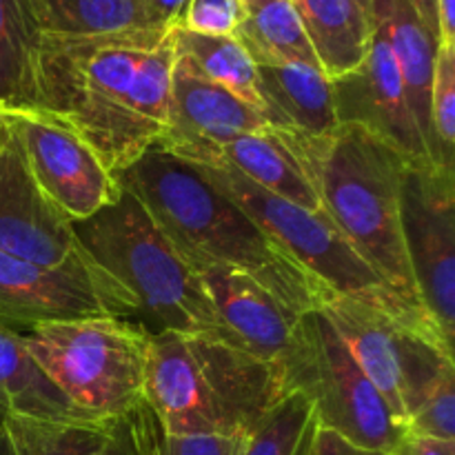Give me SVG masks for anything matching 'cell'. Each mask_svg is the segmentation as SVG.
Segmentation results:
<instances>
[{
	"instance_id": "cell-1",
	"label": "cell",
	"mask_w": 455,
	"mask_h": 455,
	"mask_svg": "<svg viewBox=\"0 0 455 455\" xmlns=\"http://www.w3.org/2000/svg\"><path fill=\"white\" fill-rule=\"evenodd\" d=\"M173 62V27L43 36L44 114L74 129L118 176L163 136Z\"/></svg>"
},
{
	"instance_id": "cell-2",
	"label": "cell",
	"mask_w": 455,
	"mask_h": 455,
	"mask_svg": "<svg viewBox=\"0 0 455 455\" xmlns=\"http://www.w3.org/2000/svg\"><path fill=\"white\" fill-rule=\"evenodd\" d=\"M116 178L140 200L194 271H243L296 314L320 309L333 298L196 164L154 145Z\"/></svg>"
},
{
	"instance_id": "cell-3",
	"label": "cell",
	"mask_w": 455,
	"mask_h": 455,
	"mask_svg": "<svg viewBox=\"0 0 455 455\" xmlns=\"http://www.w3.org/2000/svg\"><path fill=\"white\" fill-rule=\"evenodd\" d=\"M71 229L89 265L118 300L123 318H132L149 336L204 333L235 345L198 274L132 191L120 185L114 203L71 222Z\"/></svg>"
},
{
	"instance_id": "cell-4",
	"label": "cell",
	"mask_w": 455,
	"mask_h": 455,
	"mask_svg": "<svg viewBox=\"0 0 455 455\" xmlns=\"http://www.w3.org/2000/svg\"><path fill=\"white\" fill-rule=\"evenodd\" d=\"M283 395L271 364L204 333H151L145 403L173 435H244Z\"/></svg>"
},
{
	"instance_id": "cell-5",
	"label": "cell",
	"mask_w": 455,
	"mask_h": 455,
	"mask_svg": "<svg viewBox=\"0 0 455 455\" xmlns=\"http://www.w3.org/2000/svg\"><path fill=\"white\" fill-rule=\"evenodd\" d=\"M291 140L305 156L320 209L395 296L422 309L400 222L407 160L355 124H340L327 140Z\"/></svg>"
},
{
	"instance_id": "cell-6",
	"label": "cell",
	"mask_w": 455,
	"mask_h": 455,
	"mask_svg": "<svg viewBox=\"0 0 455 455\" xmlns=\"http://www.w3.org/2000/svg\"><path fill=\"white\" fill-rule=\"evenodd\" d=\"M320 309L404 427L422 398L455 373L453 342L418 307L333 296Z\"/></svg>"
},
{
	"instance_id": "cell-7",
	"label": "cell",
	"mask_w": 455,
	"mask_h": 455,
	"mask_svg": "<svg viewBox=\"0 0 455 455\" xmlns=\"http://www.w3.org/2000/svg\"><path fill=\"white\" fill-rule=\"evenodd\" d=\"M22 338L49 380L92 420H116L145 400L149 333L133 320L44 323Z\"/></svg>"
},
{
	"instance_id": "cell-8",
	"label": "cell",
	"mask_w": 455,
	"mask_h": 455,
	"mask_svg": "<svg viewBox=\"0 0 455 455\" xmlns=\"http://www.w3.org/2000/svg\"><path fill=\"white\" fill-rule=\"evenodd\" d=\"M280 382L284 394L300 391L309 400L320 429L333 431L355 447L394 453L407 434L323 309L298 318Z\"/></svg>"
},
{
	"instance_id": "cell-9",
	"label": "cell",
	"mask_w": 455,
	"mask_h": 455,
	"mask_svg": "<svg viewBox=\"0 0 455 455\" xmlns=\"http://www.w3.org/2000/svg\"><path fill=\"white\" fill-rule=\"evenodd\" d=\"M198 169L216 189H220L238 207H243L287 256H291L311 278L318 280L333 296L404 302L355 253L349 240L338 231V227L323 209H307L278 198L229 167Z\"/></svg>"
},
{
	"instance_id": "cell-10",
	"label": "cell",
	"mask_w": 455,
	"mask_h": 455,
	"mask_svg": "<svg viewBox=\"0 0 455 455\" xmlns=\"http://www.w3.org/2000/svg\"><path fill=\"white\" fill-rule=\"evenodd\" d=\"M404 253L418 300L440 331L455 336V172L407 164L400 185Z\"/></svg>"
},
{
	"instance_id": "cell-11",
	"label": "cell",
	"mask_w": 455,
	"mask_h": 455,
	"mask_svg": "<svg viewBox=\"0 0 455 455\" xmlns=\"http://www.w3.org/2000/svg\"><path fill=\"white\" fill-rule=\"evenodd\" d=\"M7 116L36 185L71 222L93 216L118 198V178L60 118L49 114Z\"/></svg>"
},
{
	"instance_id": "cell-12",
	"label": "cell",
	"mask_w": 455,
	"mask_h": 455,
	"mask_svg": "<svg viewBox=\"0 0 455 455\" xmlns=\"http://www.w3.org/2000/svg\"><path fill=\"white\" fill-rule=\"evenodd\" d=\"M0 251L47 267L87 260L69 218L36 185L7 114L0 123Z\"/></svg>"
},
{
	"instance_id": "cell-13",
	"label": "cell",
	"mask_w": 455,
	"mask_h": 455,
	"mask_svg": "<svg viewBox=\"0 0 455 455\" xmlns=\"http://www.w3.org/2000/svg\"><path fill=\"white\" fill-rule=\"evenodd\" d=\"M331 89L338 123L363 127L394 147L409 164L431 163L420 129L409 109L403 78L380 16L371 13V43L364 60L345 76L333 78Z\"/></svg>"
},
{
	"instance_id": "cell-14",
	"label": "cell",
	"mask_w": 455,
	"mask_h": 455,
	"mask_svg": "<svg viewBox=\"0 0 455 455\" xmlns=\"http://www.w3.org/2000/svg\"><path fill=\"white\" fill-rule=\"evenodd\" d=\"M120 315L118 300L89 260L47 267L0 251V323H44Z\"/></svg>"
},
{
	"instance_id": "cell-15",
	"label": "cell",
	"mask_w": 455,
	"mask_h": 455,
	"mask_svg": "<svg viewBox=\"0 0 455 455\" xmlns=\"http://www.w3.org/2000/svg\"><path fill=\"white\" fill-rule=\"evenodd\" d=\"M262 127L267 123L258 107L220 84L209 83L176 56L167 120L156 145L189 164L213 167L229 142Z\"/></svg>"
},
{
	"instance_id": "cell-16",
	"label": "cell",
	"mask_w": 455,
	"mask_h": 455,
	"mask_svg": "<svg viewBox=\"0 0 455 455\" xmlns=\"http://www.w3.org/2000/svg\"><path fill=\"white\" fill-rule=\"evenodd\" d=\"M196 274L235 345L271 364L280 378L302 314L283 305L269 289L243 271L204 267Z\"/></svg>"
},
{
	"instance_id": "cell-17",
	"label": "cell",
	"mask_w": 455,
	"mask_h": 455,
	"mask_svg": "<svg viewBox=\"0 0 455 455\" xmlns=\"http://www.w3.org/2000/svg\"><path fill=\"white\" fill-rule=\"evenodd\" d=\"M258 109L267 127L296 140H327L340 123L331 80L307 65H256Z\"/></svg>"
},
{
	"instance_id": "cell-18",
	"label": "cell",
	"mask_w": 455,
	"mask_h": 455,
	"mask_svg": "<svg viewBox=\"0 0 455 455\" xmlns=\"http://www.w3.org/2000/svg\"><path fill=\"white\" fill-rule=\"evenodd\" d=\"M213 167H229L260 189L307 209H320L318 191L300 147L271 127L238 136Z\"/></svg>"
},
{
	"instance_id": "cell-19",
	"label": "cell",
	"mask_w": 455,
	"mask_h": 455,
	"mask_svg": "<svg viewBox=\"0 0 455 455\" xmlns=\"http://www.w3.org/2000/svg\"><path fill=\"white\" fill-rule=\"evenodd\" d=\"M371 13L380 16L385 22L387 38H389L395 65H398L400 78H403L409 109H411L413 120L420 129L431 163L440 167L438 149H435L429 124L431 83H434L438 40L427 29L425 22L413 12L407 0H373Z\"/></svg>"
},
{
	"instance_id": "cell-20",
	"label": "cell",
	"mask_w": 455,
	"mask_h": 455,
	"mask_svg": "<svg viewBox=\"0 0 455 455\" xmlns=\"http://www.w3.org/2000/svg\"><path fill=\"white\" fill-rule=\"evenodd\" d=\"M0 109L44 114L43 31L27 0H0Z\"/></svg>"
},
{
	"instance_id": "cell-21",
	"label": "cell",
	"mask_w": 455,
	"mask_h": 455,
	"mask_svg": "<svg viewBox=\"0 0 455 455\" xmlns=\"http://www.w3.org/2000/svg\"><path fill=\"white\" fill-rule=\"evenodd\" d=\"M0 416L98 422L65 398L29 354L22 333L0 323Z\"/></svg>"
},
{
	"instance_id": "cell-22",
	"label": "cell",
	"mask_w": 455,
	"mask_h": 455,
	"mask_svg": "<svg viewBox=\"0 0 455 455\" xmlns=\"http://www.w3.org/2000/svg\"><path fill=\"white\" fill-rule=\"evenodd\" d=\"M320 69L329 80L364 60L371 43V16L355 0H293Z\"/></svg>"
},
{
	"instance_id": "cell-23",
	"label": "cell",
	"mask_w": 455,
	"mask_h": 455,
	"mask_svg": "<svg viewBox=\"0 0 455 455\" xmlns=\"http://www.w3.org/2000/svg\"><path fill=\"white\" fill-rule=\"evenodd\" d=\"M235 38L256 65H307L320 69L293 0H244V16Z\"/></svg>"
},
{
	"instance_id": "cell-24",
	"label": "cell",
	"mask_w": 455,
	"mask_h": 455,
	"mask_svg": "<svg viewBox=\"0 0 455 455\" xmlns=\"http://www.w3.org/2000/svg\"><path fill=\"white\" fill-rule=\"evenodd\" d=\"M47 38H92L158 29L145 0H27Z\"/></svg>"
},
{
	"instance_id": "cell-25",
	"label": "cell",
	"mask_w": 455,
	"mask_h": 455,
	"mask_svg": "<svg viewBox=\"0 0 455 455\" xmlns=\"http://www.w3.org/2000/svg\"><path fill=\"white\" fill-rule=\"evenodd\" d=\"M173 47L196 74L258 107L256 62L235 36H204L173 27Z\"/></svg>"
},
{
	"instance_id": "cell-26",
	"label": "cell",
	"mask_w": 455,
	"mask_h": 455,
	"mask_svg": "<svg viewBox=\"0 0 455 455\" xmlns=\"http://www.w3.org/2000/svg\"><path fill=\"white\" fill-rule=\"evenodd\" d=\"M315 429L318 422L309 400L291 391L240 435L235 455H309Z\"/></svg>"
},
{
	"instance_id": "cell-27",
	"label": "cell",
	"mask_w": 455,
	"mask_h": 455,
	"mask_svg": "<svg viewBox=\"0 0 455 455\" xmlns=\"http://www.w3.org/2000/svg\"><path fill=\"white\" fill-rule=\"evenodd\" d=\"M109 422H58L4 416V431L13 455H100Z\"/></svg>"
},
{
	"instance_id": "cell-28",
	"label": "cell",
	"mask_w": 455,
	"mask_h": 455,
	"mask_svg": "<svg viewBox=\"0 0 455 455\" xmlns=\"http://www.w3.org/2000/svg\"><path fill=\"white\" fill-rule=\"evenodd\" d=\"M138 455H235L240 435H173L142 400L127 413Z\"/></svg>"
},
{
	"instance_id": "cell-29",
	"label": "cell",
	"mask_w": 455,
	"mask_h": 455,
	"mask_svg": "<svg viewBox=\"0 0 455 455\" xmlns=\"http://www.w3.org/2000/svg\"><path fill=\"white\" fill-rule=\"evenodd\" d=\"M429 124L443 169H453L455 158V47L438 44L431 83Z\"/></svg>"
},
{
	"instance_id": "cell-30",
	"label": "cell",
	"mask_w": 455,
	"mask_h": 455,
	"mask_svg": "<svg viewBox=\"0 0 455 455\" xmlns=\"http://www.w3.org/2000/svg\"><path fill=\"white\" fill-rule=\"evenodd\" d=\"M407 434L455 443V373L443 378L413 409Z\"/></svg>"
},
{
	"instance_id": "cell-31",
	"label": "cell",
	"mask_w": 455,
	"mask_h": 455,
	"mask_svg": "<svg viewBox=\"0 0 455 455\" xmlns=\"http://www.w3.org/2000/svg\"><path fill=\"white\" fill-rule=\"evenodd\" d=\"M243 16L244 0H187L176 27L204 36H235Z\"/></svg>"
},
{
	"instance_id": "cell-32",
	"label": "cell",
	"mask_w": 455,
	"mask_h": 455,
	"mask_svg": "<svg viewBox=\"0 0 455 455\" xmlns=\"http://www.w3.org/2000/svg\"><path fill=\"white\" fill-rule=\"evenodd\" d=\"M311 455H391V453L355 447V444H351L349 440L340 438V435L333 434V431L320 429L318 427V429H315Z\"/></svg>"
},
{
	"instance_id": "cell-33",
	"label": "cell",
	"mask_w": 455,
	"mask_h": 455,
	"mask_svg": "<svg viewBox=\"0 0 455 455\" xmlns=\"http://www.w3.org/2000/svg\"><path fill=\"white\" fill-rule=\"evenodd\" d=\"M100 455H138L136 443H133L132 425H129V416H120L109 422L107 443L105 447H102Z\"/></svg>"
},
{
	"instance_id": "cell-34",
	"label": "cell",
	"mask_w": 455,
	"mask_h": 455,
	"mask_svg": "<svg viewBox=\"0 0 455 455\" xmlns=\"http://www.w3.org/2000/svg\"><path fill=\"white\" fill-rule=\"evenodd\" d=\"M391 455H455V443L404 434V438L400 440V444Z\"/></svg>"
},
{
	"instance_id": "cell-35",
	"label": "cell",
	"mask_w": 455,
	"mask_h": 455,
	"mask_svg": "<svg viewBox=\"0 0 455 455\" xmlns=\"http://www.w3.org/2000/svg\"><path fill=\"white\" fill-rule=\"evenodd\" d=\"M151 18L160 27H176L180 22L187 0H145Z\"/></svg>"
},
{
	"instance_id": "cell-36",
	"label": "cell",
	"mask_w": 455,
	"mask_h": 455,
	"mask_svg": "<svg viewBox=\"0 0 455 455\" xmlns=\"http://www.w3.org/2000/svg\"><path fill=\"white\" fill-rule=\"evenodd\" d=\"M440 44L455 47V0H438Z\"/></svg>"
},
{
	"instance_id": "cell-37",
	"label": "cell",
	"mask_w": 455,
	"mask_h": 455,
	"mask_svg": "<svg viewBox=\"0 0 455 455\" xmlns=\"http://www.w3.org/2000/svg\"><path fill=\"white\" fill-rule=\"evenodd\" d=\"M413 7V12L420 16V20L425 22L427 29L434 34V38L440 44V27H438V0H407Z\"/></svg>"
},
{
	"instance_id": "cell-38",
	"label": "cell",
	"mask_w": 455,
	"mask_h": 455,
	"mask_svg": "<svg viewBox=\"0 0 455 455\" xmlns=\"http://www.w3.org/2000/svg\"><path fill=\"white\" fill-rule=\"evenodd\" d=\"M0 455H13L12 443L7 438V431H4V416H0Z\"/></svg>"
},
{
	"instance_id": "cell-39",
	"label": "cell",
	"mask_w": 455,
	"mask_h": 455,
	"mask_svg": "<svg viewBox=\"0 0 455 455\" xmlns=\"http://www.w3.org/2000/svg\"><path fill=\"white\" fill-rule=\"evenodd\" d=\"M355 3H358L360 7H363L364 12H367L369 16H371V3H373V0H355Z\"/></svg>"
},
{
	"instance_id": "cell-40",
	"label": "cell",
	"mask_w": 455,
	"mask_h": 455,
	"mask_svg": "<svg viewBox=\"0 0 455 455\" xmlns=\"http://www.w3.org/2000/svg\"><path fill=\"white\" fill-rule=\"evenodd\" d=\"M3 116H4V114H0V123H3Z\"/></svg>"
},
{
	"instance_id": "cell-41",
	"label": "cell",
	"mask_w": 455,
	"mask_h": 455,
	"mask_svg": "<svg viewBox=\"0 0 455 455\" xmlns=\"http://www.w3.org/2000/svg\"><path fill=\"white\" fill-rule=\"evenodd\" d=\"M0 114H4V111H3V109H0Z\"/></svg>"
},
{
	"instance_id": "cell-42",
	"label": "cell",
	"mask_w": 455,
	"mask_h": 455,
	"mask_svg": "<svg viewBox=\"0 0 455 455\" xmlns=\"http://www.w3.org/2000/svg\"><path fill=\"white\" fill-rule=\"evenodd\" d=\"M309 455H311V453H309Z\"/></svg>"
}]
</instances>
